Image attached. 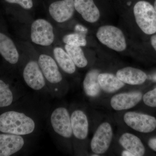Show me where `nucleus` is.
<instances>
[{"label": "nucleus", "instance_id": "nucleus-1", "mask_svg": "<svg viewBox=\"0 0 156 156\" xmlns=\"http://www.w3.org/2000/svg\"><path fill=\"white\" fill-rule=\"evenodd\" d=\"M30 112L9 111L0 115V132L27 137L38 130V122Z\"/></svg>", "mask_w": 156, "mask_h": 156}, {"label": "nucleus", "instance_id": "nucleus-2", "mask_svg": "<svg viewBox=\"0 0 156 156\" xmlns=\"http://www.w3.org/2000/svg\"><path fill=\"white\" fill-rule=\"evenodd\" d=\"M39 66L47 83L49 94L59 98L62 93L63 77L53 56L41 53L37 57Z\"/></svg>", "mask_w": 156, "mask_h": 156}, {"label": "nucleus", "instance_id": "nucleus-3", "mask_svg": "<svg viewBox=\"0 0 156 156\" xmlns=\"http://www.w3.org/2000/svg\"><path fill=\"white\" fill-rule=\"evenodd\" d=\"M49 123L52 133L56 139H68L73 135L70 115L66 108L58 106L50 113Z\"/></svg>", "mask_w": 156, "mask_h": 156}, {"label": "nucleus", "instance_id": "nucleus-4", "mask_svg": "<svg viewBox=\"0 0 156 156\" xmlns=\"http://www.w3.org/2000/svg\"><path fill=\"white\" fill-rule=\"evenodd\" d=\"M22 77L26 85L37 92L49 93L47 83L37 61V58H30L24 62Z\"/></svg>", "mask_w": 156, "mask_h": 156}, {"label": "nucleus", "instance_id": "nucleus-5", "mask_svg": "<svg viewBox=\"0 0 156 156\" xmlns=\"http://www.w3.org/2000/svg\"><path fill=\"white\" fill-rule=\"evenodd\" d=\"M134 14L136 24L144 33H156V11L151 3L145 1L137 2L134 6Z\"/></svg>", "mask_w": 156, "mask_h": 156}, {"label": "nucleus", "instance_id": "nucleus-6", "mask_svg": "<svg viewBox=\"0 0 156 156\" xmlns=\"http://www.w3.org/2000/svg\"><path fill=\"white\" fill-rule=\"evenodd\" d=\"M96 37L102 44L117 52H122L127 48L125 35L122 30L116 27H101L96 32Z\"/></svg>", "mask_w": 156, "mask_h": 156}, {"label": "nucleus", "instance_id": "nucleus-7", "mask_svg": "<svg viewBox=\"0 0 156 156\" xmlns=\"http://www.w3.org/2000/svg\"><path fill=\"white\" fill-rule=\"evenodd\" d=\"M30 40L35 44L49 47L54 42L55 34L51 23L43 18L34 20L30 27Z\"/></svg>", "mask_w": 156, "mask_h": 156}, {"label": "nucleus", "instance_id": "nucleus-8", "mask_svg": "<svg viewBox=\"0 0 156 156\" xmlns=\"http://www.w3.org/2000/svg\"><path fill=\"white\" fill-rule=\"evenodd\" d=\"M124 119L130 128L141 133H150L156 128V119L149 115L128 112L124 115Z\"/></svg>", "mask_w": 156, "mask_h": 156}, {"label": "nucleus", "instance_id": "nucleus-9", "mask_svg": "<svg viewBox=\"0 0 156 156\" xmlns=\"http://www.w3.org/2000/svg\"><path fill=\"white\" fill-rule=\"evenodd\" d=\"M113 136L111 125L108 122L102 123L98 128L91 140V150L95 154L105 153L108 149Z\"/></svg>", "mask_w": 156, "mask_h": 156}, {"label": "nucleus", "instance_id": "nucleus-10", "mask_svg": "<svg viewBox=\"0 0 156 156\" xmlns=\"http://www.w3.org/2000/svg\"><path fill=\"white\" fill-rule=\"evenodd\" d=\"M74 0H60L51 3L49 7V14L58 23L66 22L73 16L75 11Z\"/></svg>", "mask_w": 156, "mask_h": 156}, {"label": "nucleus", "instance_id": "nucleus-11", "mask_svg": "<svg viewBox=\"0 0 156 156\" xmlns=\"http://www.w3.org/2000/svg\"><path fill=\"white\" fill-rule=\"evenodd\" d=\"M25 136L15 134H0V156H10L24 150Z\"/></svg>", "mask_w": 156, "mask_h": 156}, {"label": "nucleus", "instance_id": "nucleus-12", "mask_svg": "<svg viewBox=\"0 0 156 156\" xmlns=\"http://www.w3.org/2000/svg\"><path fill=\"white\" fill-rule=\"evenodd\" d=\"M140 92H127L114 95L111 100V105L117 111L124 110L134 107L142 99Z\"/></svg>", "mask_w": 156, "mask_h": 156}, {"label": "nucleus", "instance_id": "nucleus-13", "mask_svg": "<svg viewBox=\"0 0 156 156\" xmlns=\"http://www.w3.org/2000/svg\"><path fill=\"white\" fill-rule=\"evenodd\" d=\"M73 135L79 140H84L88 136L89 122L87 115L81 110H76L70 115Z\"/></svg>", "mask_w": 156, "mask_h": 156}, {"label": "nucleus", "instance_id": "nucleus-14", "mask_svg": "<svg viewBox=\"0 0 156 156\" xmlns=\"http://www.w3.org/2000/svg\"><path fill=\"white\" fill-rule=\"evenodd\" d=\"M76 11L85 20L90 23L97 22L100 17L99 9L93 0H74Z\"/></svg>", "mask_w": 156, "mask_h": 156}, {"label": "nucleus", "instance_id": "nucleus-15", "mask_svg": "<svg viewBox=\"0 0 156 156\" xmlns=\"http://www.w3.org/2000/svg\"><path fill=\"white\" fill-rule=\"evenodd\" d=\"M0 54L11 64H16L19 61L20 54L12 39L0 32Z\"/></svg>", "mask_w": 156, "mask_h": 156}, {"label": "nucleus", "instance_id": "nucleus-16", "mask_svg": "<svg viewBox=\"0 0 156 156\" xmlns=\"http://www.w3.org/2000/svg\"><path fill=\"white\" fill-rule=\"evenodd\" d=\"M116 76L123 83L131 85H141L147 78L146 74L143 71L131 67H125L119 70Z\"/></svg>", "mask_w": 156, "mask_h": 156}, {"label": "nucleus", "instance_id": "nucleus-17", "mask_svg": "<svg viewBox=\"0 0 156 156\" xmlns=\"http://www.w3.org/2000/svg\"><path fill=\"white\" fill-rule=\"evenodd\" d=\"M53 57L62 71L68 74H73L76 70V66L64 48L56 46L53 50Z\"/></svg>", "mask_w": 156, "mask_h": 156}, {"label": "nucleus", "instance_id": "nucleus-18", "mask_svg": "<svg viewBox=\"0 0 156 156\" xmlns=\"http://www.w3.org/2000/svg\"><path fill=\"white\" fill-rule=\"evenodd\" d=\"M121 145L134 156H142L145 149L141 140L137 136L130 133H124L119 140Z\"/></svg>", "mask_w": 156, "mask_h": 156}, {"label": "nucleus", "instance_id": "nucleus-19", "mask_svg": "<svg viewBox=\"0 0 156 156\" xmlns=\"http://www.w3.org/2000/svg\"><path fill=\"white\" fill-rule=\"evenodd\" d=\"M99 74L98 70L92 69L88 72L85 76L83 82V87L87 96L94 97L99 94L101 88L98 79Z\"/></svg>", "mask_w": 156, "mask_h": 156}, {"label": "nucleus", "instance_id": "nucleus-20", "mask_svg": "<svg viewBox=\"0 0 156 156\" xmlns=\"http://www.w3.org/2000/svg\"><path fill=\"white\" fill-rule=\"evenodd\" d=\"M98 79L101 88L108 93L116 92L125 86V83L117 76L109 73L99 74Z\"/></svg>", "mask_w": 156, "mask_h": 156}, {"label": "nucleus", "instance_id": "nucleus-21", "mask_svg": "<svg viewBox=\"0 0 156 156\" xmlns=\"http://www.w3.org/2000/svg\"><path fill=\"white\" fill-rule=\"evenodd\" d=\"M64 49L76 67L83 68L87 66L88 60L81 47L65 44Z\"/></svg>", "mask_w": 156, "mask_h": 156}, {"label": "nucleus", "instance_id": "nucleus-22", "mask_svg": "<svg viewBox=\"0 0 156 156\" xmlns=\"http://www.w3.org/2000/svg\"><path fill=\"white\" fill-rule=\"evenodd\" d=\"M14 99V94L9 85L0 80V108L10 106Z\"/></svg>", "mask_w": 156, "mask_h": 156}, {"label": "nucleus", "instance_id": "nucleus-23", "mask_svg": "<svg viewBox=\"0 0 156 156\" xmlns=\"http://www.w3.org/2000/svg\"><path fill=\"white\" fill-rule=\"evenodd\" d=\"M65 44L76 47H85L87 44L86 37L79 33H73L65 35L62 37Z\"/></svg>", "mask_w": 156, "mask_h": 156}, {"label": "nucleus", "instance_id": "nucleus-24", "mask_svg": "<svg viewBox=\"0 0 156 156\" xmlns=\"http://www.w3.org/2000/svg\"><path fill=\"white\" fill-rule=\"evenodd\" d=\"M145 105L151 107H156V88L149 91L143 97Z\"/></svg>", "mask_w": 156, "mask_h": 156}, {"label": "nucleus", "instance_id": "nucleus-25", "mask_svg": "<svg viewBox=\"0 0 156 156\" xmlns=\"http://www.w3.org/2000/svg\"><path fill=\"white\" fill-rule=\"evenodd\" d=\"M6 2L11 4H16L19 5L23 9L25 10H30L33 7L32 0H5Z\"/></svg>", "mask_w": 156, "mask_h": 156}, {"label": "nucleus", "instance_id": "nucleus-26", "mask_svg": "<svg viewBox=\"0 0 156 156\" xmlns=\"http://www.w3.org/2000/svg\"><path fill=\"white\" fill-rule=\"evenodd\" d=\"M148 144L151 149L156 151V137L150 139L148 142Z\"/></svg>", "mask_w": 156, "mask_h": 156}, {"label": "nucleus", "instance_id": "nucleus-27", "mask_svg": "<svg viewBox=\"0 0 156 156\" xmlns=\"http://www.w3.org/2000/svg\"><path fill=\"white\" fill-rule=\"evenodd\" d=\"M151 44L156 51V35L152 36L151 38Z\"/></svg>", "mask_w": 156, "mask_h": 156}, {"label": "nucleus", "instance_id": "nucleus-28", "mask_svg": "<svg viewBox=\"0 0 156 156\" xmlns=\"http://www.w3.org/2000/svg\"><path fill=\"white\" fill-rule=\"evenodd\" d=\"M76 29L77 30L80 31L81 32L87 31V29L84 28L81 25H77L76 26Z\"/></svg>", "mask_w": 156, "mask_h": 156}, {"label": "nucleus", "instance_id": "nucleus-29", "mask_svg": "<svg viewBox=\"0 0 156 156\" xmlns=\"http://www.w3.org/2000/svg\"><path fill=\"white\" fill-rule=\"evenodd\" d=\"M122 156H134V155L131 153L127 150L123 151L122 154Z\"/></svg>", "mask_w": 156, "mask_h": 156}, {"label": "nucleus", "instance_id": "nucleus-30", "mask_svg": "<svg viewBox=\"0 0 156 156\" xmlns=\"http://www.w3.org/2000/svg\"><path fill=\"white\" fill-rule=\"evenodd\" d=\"M152 79V80H153L154 81L156 82V74L154 75V76H153Z\"/></svg>", "mask_w": 156, "mask_h": 156}, {"label": "nucleus", "instance_id": "nucleus-31", "mask_svg": "<svg viewBox=\"0 0 156 156\" xmlns=\"http://www.w3.org/2000/svg\"><path fill=\"white\" fill-rule=\"evenodd\" d=\"M154 8L156 11V0H155L154 3Z\"/></svg>", "mask_w": 156, "mask_h": 156}]
</instances>
